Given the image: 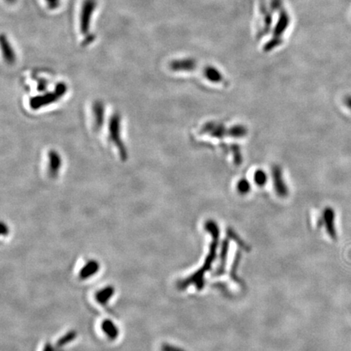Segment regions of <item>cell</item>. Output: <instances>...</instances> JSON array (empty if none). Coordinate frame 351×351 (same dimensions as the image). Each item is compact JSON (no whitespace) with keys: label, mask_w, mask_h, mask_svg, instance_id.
Segmentation results:
<instances>
[{"label":"cell","mask_w":351,"mask_h":351,"mask_svg":"<svg viewBox=\"0 0 351 351\" xmlns=\"http://www.w3.org/2000/svg\"><path fill=\"white\" fill-rule=\"evenodd\" d=\"M96 7V0H84L80 14V30L82 34H86L90 31L91 19Z\"/></svg>","instance_id":"1"},{"label":"cell","mask_w":351,"mask_h":351,"mask_svg":"<svg viewBox=\"0 0 351 351\" xmlns=\"http://www.w3.org/2000/svg\"><path fill=\"white\" fill-rule=\"evenodd\" d=\"M273 177L274 179L275 190L277 193L278 196L280 198L286 197L288 195V188L284 182L281 170L277 166L273 168Z\"/></svg>","instance_id":"2"},{"label":"cell","mask_w":351,"mask_h":351,"mask_svg":"<svg viewBox=\"0 0 351 351\" xmlns=\"http://www.w3.org/2000/svg\"><path fill=\"white\" fill-rule=\"evenodd\" d=\"M334 219H335V213L334 210L330 207H327L323 212V220L325 224L326 230L332 238H336V236Z\"/></svg>","instance_id":"3"},{"label":"cell","mask_w":351,"mask_h":351,"mask_svg":"<svg viewBox=\"0 0 351 351\" xmlns=\"http://www.w3.org/2000/svg\"><path fill=\"white\" fill-rule=\"evenodd\" d=\"M1 46L3 51V56L5 57L6 61L9 63H13L15 61V53L13 51V47L10 43L8 42V38L4 34L1 36Z\"/></svg>","instance_id":"4"},{"label":"cell","mask_w":351,"mask_h":351,"mask_svg":"<svg viewBox=\"0 0 351 351\" xmlns=\"http://www.w3.org/2000/svg\"><path fill=\"white\" fill-rule=\"evenodd\" d=\"M203 132L209 133L215 137H223L225 134V128L222 124L217 123H207L203 127Z\"/></svg>","instance_id":"5"},{"label":"cell","mask_w":351,"mask_h":351,"mask_svg":"<svg viewBox=\"0 0 351 351\" xmlns=\"http://www.w3.org/2000/svg\"><path fill=\"white\" fill-rule=\"evenodd\" d=\"M195 62L193 60L173 61L171 67L174 70H191L195 68Z\"/></svg>","instance_id":"6"},{"label":"cell","mask_w":351,"mask_h":351,"mask_svg":"<svg viewBox=\"0 0 351 351\" xmlns=\"http://www.w3.org/2000/svg\"><path fill=\"white\" fill-rule=\"evenodd\" d=\"M204 74L207 80L213 82H220L222 81V74H220L216 68L213 67H207L205 68Z\"/></svg>","instance_id":"7"},{"label":"cell","mask_w":351,"mask_h":351,"mask_svg":"<svg viewBox=\"0 0 351 351\" xmlns=\"http://www.w3.org/2000/svg\"><path fill=\"white\" fill-rule=\"evenodd\" d=\"M228 134L232 137L240 138L246 135L247 130L243 125H236V126L232 127L229 130H228Z\"/></svg>","instance_id":"8"},{"label":"cell","mask_w":351,"mask_h":351,"mask_svg":"<svg viewBox=\"0 0 351 351\" xmlns=\"http://www.w3.org/2000/svg\"><path fill=\"white\" fill-rule=\"evenodd\" d=\"M254 179H255L256 184L262 186V185H264L268 181V176L266 174L265 172H263V170H258L255 172Z\"/></svg>","instance_id":"9"},{"label":"cell","mask_w":351,"mask_h":351,"mask_svg":"<svg viewBox=\"0 0 351 351\" xmlns=\"http://www.w3.org/2000/svg\"><path fill=\"white\" fill-rule=\"evenodd\" d=\"M238 192L242 194V195H245V194L250 192V182H248L247 180H240L238 183Z\"/></svg>","instance_id":"10"},{"label":"cell","mask_w":351,"mask_h":351,"mask_svg":"<svg viewBox=\"0 0 351 351\" xmlns=\"http://www.w3.org/2000/svg\"><path fill=\"white\" fill-rule=\"evenodd\" d=\"M61 0H45L46 5L50 9H56L61 4Z\"/></svg>","instance_id":"11"},{"label":"cell","mask_w":351,"mask_h":351,"mask_svg":"<svg viewBox=\"0 0 351 351\" xmlns=\"http://www.w3.org/2000/svg\"><path fill=\"white\" fill-rule=\"evenodd\" d=\"M345 104L351 110V96L346 97V99H345Z\"/></svg>","instance_id":"12"},{"label":"cell","mask_w":351,"mask_h":351,"mask_svg":"<svg viewBox=\"0 0 351 351\" xmlns=\"http://www.w3.org/2000/svg\"><path fill=\"white\" fill-rule=\"evenodd\" d=\"M15 1H16V0H6V2H7V3H10V4L15 3Z\"/></svg>","instance_id":"13"}]
</instances>
